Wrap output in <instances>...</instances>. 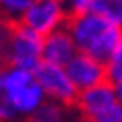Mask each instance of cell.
I'll return each mask as SVG.
<instances>
[{
    "label": "cell",
    "instance_id": "obj_6",
    "mask_svg": "<svg viewBox=\"0 0 122 122\" xmlns=\"http://www.w3.org/2000/svg\"><path fill=\"white\" fill-rule=\"evenodd\" d=\"M66 21H68V13L58 0H31L21 23L37 35L46 37L58 29H64Z\"/></svg>",
    "mask_w": 122,
    "mask_h": 122
},
{
    "label": "cell",
    "instance_id": "obj_17",
    "mask_svg": "<svg viewBox=\"0 0 122 122\" xmlns=\"http://www.w3.org/2000/svg\"><path fill=\"white\" fill-rule=\"evenodd\" d=\"M0 122H4V120H0Z\"/></svg>",
    "mask_w": 122,
    "mask_h": 122
},
{
    "label": "cell",
    "instance_id": "obj_15",
    "mask_svg": "<svg viewBox=\"0 0 122 122\" xmlns=\"http://www.w3.org/2000/svg\"><path fill=\"white\" fill-rule=\"evenodd\" d=\"M8 29L10 27L0 23V64H2V58H4V50H6V41H8Z\"/></svg>",
    "mask_w": 122,
    "mask_h": 122
},
{
    "label": "cell",
    "instance_id": "obj_14",
    "mask_svg": "<svg viewBox=\"0 0 122 122\" xmlns=\"http://www.w3.org/2000/svg\"><path fill=\"white\" fill-rule=\"evenodd\" d=\"M58 2L64 6V10L68 13V17H72V15L85 13V10L89 8V2H91V0H58Z\"/></svg>",
    "mask_w": 122,
    "mask_h": 122
},
{
    "label": "cell",
    "instance_id": "obj_16",
    "mask_svg": "<svg viewBox=\"0 0 122 122\" xmlns=\"http://www.w3.org/2000/svg\"><path fill=\"white\" fill-rule=\"evenodd\" d=\"M112 87H114V91H116V97H118V102L122 103V79L114 81V83H112Z\"/></svg>",
    "mask_w": 122,
    "mask_h": 122
},
{
    "label": "cell",
    "instance_id": "obj_2",
    "mask_svg": "<svg viewBox=\"0 0 122 122\" xmlns=\"http://www.w3.org/2000/svg\"><path fill=\"white\" fill-rule=\"evenodd\" d=\"M2 81H4L6 97L10 102V108L15 112L17 122H25L46 102L44 91L37 85L31 71H23V68H15V66L4 64Z\"/></svg>",
    "mask_w": 122,
    "mask_h": 122
},
{
    "label": "cell",
    "instance_id": "obj_12",
    "mask_svg": "<svg viewBox=\"0 0 122 122\" xmlns=\"http://www.w3.org/2000/svg\"><path fill=\"white\" fill-rule=\"evenodd\" d=\"M106 77L110 83H114L118 79H122V44L118 46V50L110 56V60L106 62Z\"/></svg>",
    "mask_w": 122,
    "mask_h": 122
},
{
    "label": "cell",
    "instance_id": "obj_8",
    "mask_svg": "<svg viewBox=\"0 0 122 122\" xmlns=\"http://www.w3.org/2000/svg\"><path fill=\"white\" fill-rule=\"evenodd\" d=\"M77 54V46L66 29H58L44 37L41 44V62L56 66H66Z\"/></svg>",
    "mask_w": 122,
    "mask_h": 122
},
{
    "label": "cell",
    "instance_id": "obj_13",
    "mask_svg": "<svg viewBox=\"0 0 122 122\" xmlns=\"http://www.w3.org/2000/svg\"><path fill=\"white\" fill-rule=\"evenodd\" d=\"M2 68H4V64H0V120H4V122H17L15 112H13V108H10V102H8V97H6L4 81H2Z\"/></svg>",
    "mask_w": 122,
    "mask_h": 122
},
{
    "label": "cell",
    "instance_id": "obj_9",
    "mask_svg": "<svg viewBox=\"0 0 122 122\" xmlns=\"http://www.w3.org/2000/svg\"><path fill=\"white\" fill-rule=\"evenodd\" d=\"M25 122H71V108L46 99Z\"/></svg>",
    "mask_w": 122,
    "mask_h": 122
},
{
    "label": "cell",
    "instance_id": "obj_3",
    "mask_svg": "<svg viewBox=\"0 0 122 122\" xmlns=\"http://www.w3.org/2000/svg\"><path fill=\"white\" fill-rule=\"evenodd\" d=\"M72 110L83 122H122V103L118 102L110 81L79 91Z\"/></svg>",
    "mask_w": 122,
    "mask_h": 122
},
{
    "label": "cell",
    "instance_id": "obj_1",
    "mask_svg": "<svg viewBox=\"0 0 122 122\" xmlns=\"http://www.w3.org/2000/svg\"><path fill=\"white\" fill-rule=\"evenodd\" d=\"M66 31L72 37L77 52L87 54L99 62H108L110 56L118 50L122 44V29L112 25L110 21L102 19L99 15L85 10V13L72 15L66 21Z\"/></svg>",
    "mask_w": 122,
    "mask_h": 122
},
{
    "label": "cell",
    "instance_id": "obj_11",
    "mask_svg": "<svg viewBox=\"0 0 122 122\" xmlns=\"http://www.w3.org/2000/svg\"><path fill=\"white\" fill-rule=\"evenodd\" d=\"M29 4H31V0H0V23L8 27L21 23Z\"/></svg>",
    "mask_w": 122,
    "mask_h": 122
},
{
    "label": "cell",
    "instance_id": "obj_4",
    "mask_svg": "<svg viewBox=\"0 0 122 122\" xmlns=\"http://www.w3.org/2000/svg\"><path fill=\"white\" fill-rule=\"evenodd\" d=\"M41 44H44V37L25 27L23 23L10 25L2 64L33 72L41 64Z\"/></svg>",
    "mask_w": 122,
    "mask_h": 122
},
{
    "label": "cell",
    "instance_id": "obj_7",
    "mask_svg": "<svg viewBox=\"0 0 122 122\" xmlns=\"http://www.w3.org/2000/svg\"><path fill=\"white\" fill-rule=\"evenodd\" d=\"M64 71L77 91H85L89 87H95V85L108 81L106 64L95 60V58L87 56V54H81V52H77L72 56V60L64 66Z\"/></svg>",
    "mask_w": 122,
    "mask_h": 122
},
{
    "label": "cell",
    "instance_id": "obj_5",
    "mask_svg": "<svg viewBox=\"0 0 122 122\" xmlns=\"http://www.w3.org/2000/svg\"><path fill=\"white\" fill-rule=\"evenodd\" d=\"M33 77H35L37 85L41 87L46 99L56 102V103L64 106V108H71V110L75 108L79 91L75 89V85L71 83V79L66 75L64 66L41 62V64L33 71Z\"/></svg>",
    "mask_w": 122,
    "mask_h": 122
},
{
    "label": "cell",
    "instance_id": "obj_10",
    "mask_svg": "<svg viewBox=\"0 0 122 122\" xmlns=\"http://www.w3.org/2000/svg\"><path fill=\"white\" fill-rule=\"evenodd\" d=\"M87 10L99 15L102 19L122 29V0H91Z\"/></svg>",
    "mask_w": 122,
    "mask_h": 122
}]
</instances>
